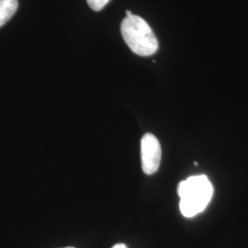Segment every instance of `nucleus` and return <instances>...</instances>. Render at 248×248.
Segmentation results:
<instances>
[{
    "instance_id": "423d86ee",
    "label": "nucleus",
    "mask_w": 248,
    "mask_h": 248,
    "mask_svg": "<svg viewBox=\"0 0 248 248\" xmlns=\"http://www.w3.org/2000/svg\"><path fill=\"white\" fill-rule=\"evenodd\" d=\"M112 248H127V247L124 244H117Z\"/></svg>"
},
{
    "instance_id": "20e7f679",
    "label": "nucleus",
    "mask_w": 248,
    "mask_h": 248,
    "mask_svg": "<svg viewBox=\"0 0 248 248\" xmlns=\"http://www.w3.org/2000/svg\"><path fill=\"white\" fill-rule=\"evenodd\" d=\"M18 0H0V27L5 25L18 9Z\"/></svg>"
},
{
    "instance_id": "7ed1b4c3",
    "label": "nucleus",
    "mask_w": 248,
    "mask_h": 248,
    "mask_svg": "<svg viewBox=\"0 0 248 248\" xmlns=\"http://www.w3.org/2000/svg\"><path fill=\"white\" fill-rule=\"evenodd\" d=\"M162 151L158 139L153 133H145L141 140L142 171L146 175L155 174L160 167Z\"/></svg>"
},
{
    "instance_id": "6e6552de",
    "label": "nucleus",
    "mask_w": 248,
    "mask_h": 248,
    "mask_svg": "<svg viewBox=\"0 0 248 248\" xmlns=\"http://www.w3.org/2000/svg\"><path fill=\"white\" fill-rule=\"evenodd\" d=\"M72 248V247H67V248Z\"/></svg>"
},
{
    "instance_id": "39448f33",
    "label": "nucleus",
    "mask_w": 248,
    "mask_h": 248,
    "mask_svg": "<svg viewBox=\"0 0 248 248\" xmlns=\"http://www.w3.org/2000/svg\"><path fill=\"white\" fill-rule=\"evenodd\" d=\"M89 7L95 11H99L103 9L110 0H87Z\"/></svg>"
},
{
    "instance_id": "0eeeda50",
    "label": "nucleus",
    "mask_w": 248,
    "mask_h": 248,
    "mask_svg": "<svg viewBox=\"0 0 248 248\" xmlns=\"http://www.w3.org/2000/svg\"><path fill=\"white\" fill-rule=\"evenodd\" d=\"M126 17H129V16H132L133 15V13H132V11H130V10H126Z\"/></svg>"
},
{
    "instance_id": "f257e3e1",
    "label": "nucleus",
    "mask_w": 248,
    "mask_h": 248,
    "mask_svg": "<svg viewBox=\"0 0 248 248\" xmlns=\"http://www.w3.org/2000/svg\"><path fill=\"white\" fill-rule=\"evenodd\" d=\"M177 194L182 215L191 218L202 213L210 203L213 195V184L205 175L192 176L179 182Z\"/></svg>"
},
{
    "instance_id": "f03ea898",
    "label": "nucleus",
    "mask_w": 248,
    "mask_h": 248,
    "mask_svg": "<svg viewBox=\"0 0 248 248\" xmlns=\"http://www.w3.org/2000/svg\"><path fill=\"white\" fill-rule=\"evenodd\" d=\"M121 32L124 42L133 53L139 56H151L158 50V41L143 18L132 15L122 21Z\"/></svg>"
}]
</instances>
